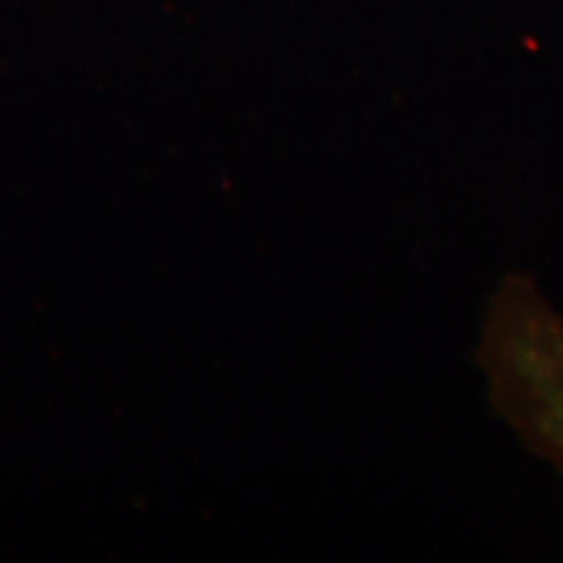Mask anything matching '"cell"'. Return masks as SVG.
Segmentation results:
<instances>
[{
  "mask_svg": "<svg viewBox=\"0 0 563 563\" xmlns=\"http://www.w3.org/2000/svg\"><path fill=\"white\" fill-rule=\"evenodd\" d=\"M504 420L563 476V317L529 279H507L488 310L479 351Z\"/></svg>",
  "mask_w": 563,
  "mask_h": 563,
  "instance_id": "1",
  "label": "cell"
}]
</instances>
